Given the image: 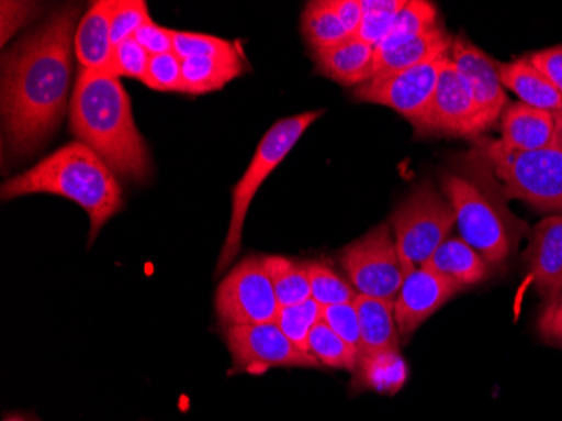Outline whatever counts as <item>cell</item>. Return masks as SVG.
Segmentation results:
<instances>
[{
    "mask_svg": "<svg viewBox=\"0 0 562 421\" xmlns=\"http://www.w3.org/2000/svg\"><path fill=\"white\" fill-rule=\"evenodd\" d=\"M498 73H501L502 87L516 93L522 103L544 112H561V95L527 56L514 62L498 63Z\"/></svg>",
    "mask_w": 562,
    "mask_h": 421,
    "instance_id": "22",
    "label": "cell"
},
{
    "mask_svg": "<svg viewBox=\"0 0 562 421\" xmlns=\"http://www.w3.org/2000/svg\"><path fill=\"white\" fill-rule=\"evenodd\" d=\"M151 21L148 8L142 0H116L112 15V43L119 46L123 41L131 40L142 25Z\"/></svg>",
    "mask_w": 562,
    "mask_h": 421,
    "instance_id": "33",
    "label": "cell"
},
{
    "mask_svg": "<svg viewBox=\"0 0 562 421\" xmlns=\"http://www.w3.org/2000/svg\"><path fill=\"white\" fill-rule=\"evenodd\" d=\"M441 191L457 214L458 236L492 268L504 265L529 233L508 209L494 170L476 151L467 155L460 169L441 174Z\"/></svg>",
    "mask_w": 562,
    "mask_h": 421,
    "instance_id": "3",
    "label": "cell"
},
{
    "mask_svg": "<svg viewBox=\"0 0 562 421\" xmlns=\"http://www.w3.org/2000/svg\"><path fill=\"white\" fill-rule=\"evenodd\" d=\"M69 126L120 177L144 180L150 173L131 97L116 76L80 68L69 101Z\"/></svg>",
    "mask_w": 562,
    "mask_h": 421,
    "instance_id": "2",
    "label": "cell"
},
{
    "mask_svg": "<svg viewBox=\"0 0 562 421\" xmlns=\"http://www.w3.org/2000/svg\"><path fill=\"white\" fill-rule=\"evenodd\" d=\"M555 126H558V142L562 145V110L561 112L554 113Z\"/></svg>",
    "mask_w": 562,
    "mask_h": 421,
    "instance_id": "42",
    "label": "cell"
},
{
    "mask_svg": "<svg viewBox=\"0 0 562 421\" xmlns=\"http://www.w3.org/2000/svg\"><path fill=\"white\" fill-rule=\"evenodd\" d=\"M475 151L487 160L507 201L519 199L542 213L562 214V145L541 151H513L501 141L476 139Z\"/></svg>",
    "mask_w": 562,
    "mask_h": 421,
    "instance_id": "5",
    "label": "cell"
},
{
    "mask_svg": "<svg viewBox=\"0 0 562 421\" xmlns=\"http://www.w3.org/2000/svg\"><path fill=\"white\" fill-rule=\"evenodd\" d=\"M359 378L369 388L396 392L406 379V364L400 353H379L361 356Z\"/></svg>",
    "mask_w": 562,
    "mask_h": 421,
    "instance_id": "28",
    "label": "cell"
},
{
    "mask_svg": "<svg viewBox=\"0 0 562 421\" xmlns=\"http://www.w3.org/2000/svg\"><path fill=\"white\" fill-rule=\"evenodd\" d=\"M116 0L94 2L75 33V55L80 68L116 76L112 43V15Z\"/></svg>",
    "mask_w": 562,
    "mask_h": 421,
    "instance_id": "16",
    "label": "cell"
},
{
    "mask_svg": "<svg viewBox=\"0 0 562 421\" xmlns=\"http://www.w3.org/2000/svg\"><path fill=\"white\" fill-rule=\"evenodd\" d=\"M324 112H305L289 119L278 120L265 137L261 139L257 152L252 155L248 169L233 189L232 223L227 230L226 242L221 250L217 262V275H223L226 268L235 262L239 255L243 242V226L249 206L257 196L261 184L270 177V174L285 160L296 142L302 139L308 126L321 119Z\"/></svg>",
    "mask_w": 562,
    "mask_h": 421,
    "instance_id": "6",
    "label": "cell"
},
{
    "mask_svg": "<svg viewBox=\"0 0 562 421\" xmlns=\"http://www.w3.org/2000/svg\"><path fill=\"white\" fill-rule=\"evenodd\" d=\"M448 62L450 55L393 75L375 76L353 88V98L387 107L416 125L428 109L432 93L437 90L438 78Z\"/></svg>",
    "mask_w": 562,
    "mask_h": 421,
    "instance_id": "11",
    "label": "cell"
},
{
    "mask_svg": "<svg viewBox=\"0 0 562 421\" xmlns=\"http://www.w3.org/2000/svg\"><path fill=\"white\" fill-rule=\"evenodd\" d=\"M328 5L331 11L336 12L349 36H356L357 31L361 27L362 15H364L361 0H328Z\"/></svg>",
    "mask_w": 562,
    "mask_h": 421,
    "instance_id": "40",
    "label": "cell"
},
{
    "mask_svg": "<svg viewBox=\"0 0 562 421\" xmlns=\"http://www.w3.org/2000/svg\"><path fill=\"white\" fill-rule=\"evenodd\" d=\"M214 309L226 329L277 321L280 303L265 268L263 256H248L223 278Z\"/></svg>",
    "mask_w": 562,
    "mask_h": 421,
    "instance_id": "9",
    "label": "cell"
},
{
    "mask_svg": "<svg viewBox=\"0 0 562 421\" xmlns=\"http://www.w3.org/2000/svg\"><path fill=\"white\" fill-rule=\"evenodd\" d=\"M390 224L401 263L409 274L425 267L450 236L457 226V214L451 202L431 182H422L394 209Z\"/></svg>",
    "mask_w": 562,
    "mask_h": 421,
    "instance_id": "7",
    "label": "cell"
},
{
    "mask_svg": "<svg viewBox=\"0 0 562 421\" xmlns=\"http://www.w3.org/2000/svg\"><path fill=\"white\" fill-rule=\"evenodd\" d=\"M344 270L359 296L394 303L406 270L401 263L390 221L378 224L340 253Z\"/></svg>",
    "mask_w": 562,
    "mask_h": 421,
    "instance_id": "8",
    "label": "cell"
},
{
    "mask_svg": "<svg viewBox=\"0 0 562 421\" xmlns=\"http://www.w3.org/2000/svg\"><path fill=\"white\" fill-rule=\"evenodd\" d=\"M438 25L440 24H438L437 5L425 0H406V4L397 12L386 40L382 41L375 49H391V47L409 43Z\"/></svg>",
    "mask_w": 562,
    "mask_h": 421,
    "instance_id": "26",
    "label": "cell"
},
{
    "mask_svg": "<svg viewBox=\"0 0 562 421\" xmlns=\"http://www.w3.org/2000/svg\"><path fill=\"white\" fill-rule=\"evenodd\" d=\"M243 75L241 56L233 58H195L182 62L184 93L206 95L221 90Z\"/></svg>",
    "mask_w": 562,
    "mask_h": 421,
    "instance_id": "23",
    "label": "cell"
},
{
    "mask_svg": "<svg viewBox=\"0 0 562 421\" xmlns=\"http://www.w3.org/2000/svg\"><path fill=\"white\" fill-rule=\"evenodd\" d=\"M425 268L453 281L458 287L467 288L487 280L492 267L480 253L460 236H448L440 248L432 253Z\"/></svg>",
    "mask_w": 562,
    "mask_h": 421,
    "instance_id": "21",
    "label": "cell"
},
{
    "mask_svg": "<svg viewBox=\"0 0 562 421\" xmlns=\"http://www.w3.org/2000/svg\"><path fill=\"white\" fill-rule=\"evenodd\" d=\"M78 14V8L61 9L2 59V119L8 142L18 154L40 147L55 132L71 101V49Z\"/></svg>",
    "mask_w": 562,
    "mask_h": 421,
    "instance_id": "1",
    "label": "cell"
},
{
    "mask_svg": "<svg viewBox=\"0 0 562 421\" xmlns=\"http://www.w3.org/2000/svg\"><path fill=\"white\" fill-rule=\"evenodd\" d=\"M145 87L156 91H176L184 93V80H182V62L173 53L151 56L148 63Z\"/></svg>",
    "mask_w": 562,
    "mask_h": 421,
    "instance_id": "34",
    "label": "cell"
},
{
    "mask_svg": "<svg viewBox=\"0 0 562 421\" xmlns=\"http://www.w3.org/2000/svg\"><path fill=\"white\" fill-rule=\"evenodd\" d=\"M353 306L361 328V356L400 353L401 339L394 318V303L357 293Z\"/></svg>",
    "mask_w": 562,
    "mask_h": 421,
    "instance_id": "20",
    "label": "cell"
},
{
    "mask_svg": "<svg viewBox=\"0 0 562 421\" xmlns=\"http://www.w3.org/2000/svg\"><path fill=\"white\" fill-rule=\"evenodd\" d=\"M311 275L312 299L322 307L352 303L357 292L352 284L344 280L334 268L325 263H306Z\"/></svg>",
    "mask_w": 562,
    "mask_h": 421,
    "instance_id": "30",
    "label": "cell"
},
{
    "mask_svg": "<svg viewBox=\"0 0 562 421\" xmlns=\"http://www.w3.org/2000/svg\"><path fill=\"white\" fill-rule=\"evenodd\" d=\"M302 33L311 46L312 55L324 53L350 37L336 12L328 5V0H317L305 5L302 14Z\"/></svg>",
    "mask_w": 562,
    "mask_h": 421,
    "instance_id": "25",
    "label": "cell"
},
{
    "mask_svg": "<svg viewBox=\"0 0 562 421\" xmlns=\"http://www.w3.org/2000/svg\"><path fill=\"white\" fill-rule=\"evenodd\" d=\"M501 142L513 151H541L558 144L554 113L522 101L508 103L501 117Z\"/></svg>",
    "mask_w": 562,
    "mask_h": 421,
    "instance_id": "17",
    "label": "cell"
},
{
    "mask_svg": "<svg viewBox=\"0 0 562 421\" xmlns=\"http://www.w3.org/2000/svg\"><path fill=\"white\" fill-rule=\"evenodd\" d=\"M226 346L236 372L263 375L273 367H318L312 354L299 350L274 322L227 328Z\"/></svg>",
    "mask_w": 562,
    "mask_h": 421,
    "instance_id": "10",
    "label": "cell"
},
{
    "mask_svg": "<svg viewBox=\"0 0 562 421\" xmlns=\"http://www.w3.org/2000/svg\"><path fill=\"white\" fill-rule=\"evenodd\" d=\"M27 195L61 196L81 206L90 218V245L123 206L116 174L93 148L80 141L58 148L33 169L2 184L4 199Z\"/></svg>",
    "mask_w": 562,
    "mask_h": 421,
    "instance_id": "4",
    "label": "cell"
},
{
    "mask_svg": "<svg viewBox=\"0 0 562 421\" xmlns=\"http://www.w3.org/2000/svg\"><path fill=\"white\" fill-rule=\"evenodd\" d=\"M453 40V36L438 25L435 30L428 31L409 43L391 47V49H375L372 78L393 75V73L437 62V59L450 55Z\"/></svg>",
    "mask_w": 562,
    "mask_h": 421,
    "instance_id": "18",
    "label": "cell"
},
{
    "mask_svg": "<svg viewBox=\"0 0 562 421\" xmlns=\"http://www.w3.org/2000/svg\"><path fill=\"white\" fill-rule=\"evenodd\" d=\"M539 334L548 344L562 347V293L546 303L538 322Z\"/></svg>",
    "mask_w": 562,
    "mask_h": 421,
    "instance_id": "39",
    "label": "cell"
},
{
    "mask_svg": "<svg viewBox=\"0 0 562 421\" xmlns=\"http://www.w3.org/2000/svg\"><path fill=\"white\" fill-rule=\"evenodd\" d=\"M173 55L181 62L195 58H233L239 56L235 44L210 34L173 31Z\"/></svg>",
    "mask_w": 562,
    "mask_h": 421,
    "instance_id": "32",
    "label": "cell"
},
{
    "mask_svg": "<svg viewBox=\"0 0 562 421\" xmlns=\"http://www.w3.org/2000/svg\"><path fill=\"white\" fill-rule=\"evenodd\" d=\"M527 58L544 75L546 80L562 97V44L546 47V49L541 51H533V53L527 55Z\"/></svg>",
    "mask_w": 562,
    "mask_h": 421,
    "instance_id": "37",
    "label": "cell"
},
{
    "mask_svg": "<svg viewBox=\"0 0 562 421\" xmlns=\"http://www.w3.org/2000/svg\"><path fill=\"white\" fill-rule=\"evenodd\" d=\"M415 126L419 137L480 139L475 101L463 76L450 62L445 65L428 109Z\"/></svg>",
    "mask_w": 562,
    "mask_h": 421,
    "instance_id": "12",
    "label": "cell"
},
{
    "mask_svg": "<svg viewBox=\"0 0 562 421\" xmlns=\"http://www.w3.org/2000/svg\"><path fill=\"white\" fill-rule=\"evenodd\" d=\"M321 321L322 306H318L314 299H308L305 302L296 303V306L280 307L274 324L299 350L311 354V351H308V335Z\"/></svg>",
    "mask_w": 562,
    "mask_h": 421,
    "instance_id": "29",
    "label": "cell"
},
{
    "mask_svg": "<svg viewBox=\"0 0 562 421\" xmlns=\"http://www.w3.org/2000/svg\"><path fill=\"white\" fill-rule=\"evenodd\" d=\"M362 22L356 36L364 43L378 47L386 40L393 27L397 12L406 4V0H361Z\"/></svg>",
    "mask_w": 562,
    "mask_h": 421,
    "instance_id": "31",
    "label": "cell"
},
{
    "mask_svg": "<svg viewBox=\"0 0 562 421\" xmlns=\"http://www.w3.org/2000/svg\"><path fill=\"white\" fill-rule=\"evenodd\" d=\"M322 321L344 341L349 342L350 346L361 351V328L353 302L322 307Z\"/></svg>",
    "mask_w": 562,
    "mask_h": 421,
    "instance_id": "36",
    "label": "cell"
},
{
    "mask_svg": "<svg viewBox=\"0 0 562 421\" xmlns=\"http://www.w3.org/2000/svg\"><path fill=\"white\" fill-rule=\"evenodd\" d=\"M450 59L472 91L480 134L494 129L508 104L505 88L502 87L498 62L465 36L454 37Z\"/></svg>",
    "mask_w": 562,
    "mask_h": 421,
    "instance_id": "13",
    "label": "cell"
},
{
    "mask_svg": "<svg viewBox=\"0 0 562 421\" xmlns=\"http://www.w3.org/2000/svg\"><path fill=\"white\" fill-rule=\"evenodd\" d=\"M308 351L321 366L356 373L361 361V351L350 346L340 335L331 331L324 321L318 322L308 335Z\"/></svg>",
    "mask_w": 562,
    "mask_h": 421,
    "instance_id": "27",
    "label": "cell"
},
{
    "mask_svg": "<svg viewBox=\"0 0 562 421\" xmlns=\"http://www.w3.org/2000/svg\"><path fill=\"white\" fill-rule=\"evenodd\" d=\"M2 5L11 11V19H2V24H9V21H11V30H9L8 33L2 34V43L5 44L9 34L12 36L19 25L24 24L25 19L30 18V11L33 9V4H22L21 12H19L18 15L14 14V5H12V2L11 4H9V2H2Z\"/></svg>",
    "mask_w": 562,
    "mask_h": 421,
    "instance_id": "41",
    "label": "cell"
},
{
    "mask_svg": "<svg viewBox=\"0 0 562 421\" xmlns=\"http://www.w3.org/2000/svg\"><path fill=\"white\" fill-rule=\"evenodd\" d=\"M524 259L541 299L546 303L558 299L562 293V214H551L532 228Z\"/></svg>",
    "mask_w": 562,
    "mask_h": 421,
    "instance_id": "15",
    "label": "cell"
},
{
    "mask_svg": "<svg viewBox=\"0 0 562 421\" xmlns=\"http://www.w3.org/2000/svg\"><path fill=\"white\" fill-rule=\"evenodd\" d=\"M375 47L359 37H349L344 43L314 55L321 75L342 87H359L372 78Z\"/></svg>",
    "mask_w": 562,
    "mask_h": 421,
    "instance_id": "19",
    "label": "cell"
},
{
    "mask_svg": "<svg viewBox=\"0 0 562 421\" xmlns=\"http://www.w3.org/2000/svg\"><path fill=\"white\" fill-rule=\"evenodd\" d=\"M462 288L453 281L432 274L428 268H416L404 277L403 287L394 302V318L401 339L418 331L423 322L438 312Z\"/></svg>",
    "mask_w": 562,
    "mask_h": 421,
    "instance_id": "14",
    "label": "cell"
},
{
    "mask_svg": "<svg viewBox=\"0 0 562 421\" xmlns=\"http://www.w3.org/2000/svg\"><path fill=\"white\" fill-rule=\"evenodd\" d=\"M134 37L150 56L173 53V31L166 30L154 21L142 25Z\"/></svg>",
    "mask_w": 562,
    "mask_h": 421,
    "instance_id": "38",
    "label": "cell"
},
{
    "mask_svg": "<svg viewBox=\"0 0 562 421\" xmlns=\"http://www.w3.org/2000/svg\"><path fill=\"white\" fill-rule=\"evenodd\" d=\"M150 58L151 56L135 41V37L123 41L115 46V53H113L116 78L126 76V78H134V80L145 84Z\"/></svg>",
    "mask_w": 562,
    "mask_h": 421,
    "instance_id": "35",
    "label": "cell"
},
{
    "mask_svg": "<svg viewBox=\"0 0 562 421\" xmlns=\"http://www.w3.org/2000/svg\"><path fill=\"white\" fill-rule=\"evenodd\" d=\"M280 307L296 306L312 299L311 275L306 263L286 256H263Z\"/></svg>",
    "mask_w": 562,
    "mask_h": 421,
    "instance_id": "24",
    "label": "cell"
}]
</instances>
